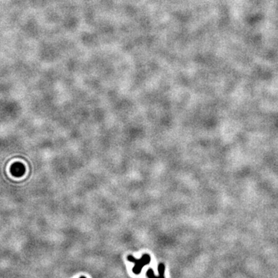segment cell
Wrapping results in <instances>:
<instances>
[{
    "label": "cell",
    "mask_w": 278,
    "mask_h": 278,
    "mask_svg": "<svg viewBox=\"0 0 278 278\" xmlns=\"http://www.w3.org/2000/svg\"><path fill=\"white\" fill-rule=\"evenodd\" d=\"M128 260L135 264V266L132 269L134 274H139L143 267L151 262V257L148 254H144L143 256H141L140 259H137V258L134 257L133 256L129 255L128 256Z\"/></svg>",
    "instance_id": "obj_1"
},
{
    "label": "cell",
    "mask_w": 278,
    "mask_h": 278,
    "mask_svg": "<svg viewBox=\"0 0 278 278\" xmlns=\"http://www.w3.org/2000/svg\"><path fill=\"white\" fill-rule=\"evenodd\" d=\"M158 269H159V276L156 277L154 274V271H153V270L152 268H150L147 270L146 272V276L148 277V278H165L164 277V273H165V265L163 264H160L159 265V267H158Z\"/></svg>",
    "instance_id": "obj_2"
},
{
    "label": "cell",
    "mask_w": 278,
    "mask_h": 278,
    "mask_svg": "<svg viewBox=\"0 0 278 278\" xmlns=\"http://www.w3.org/2000/svg\"><path fill=\"white\" fill-rule=\"evenodd\" d=\"M80 278H86V277H84V276H82V277H80Z\"/></svg>",
    "instance_id": "obj_3"
}]
</instances>
